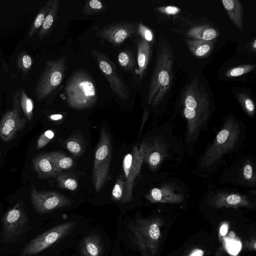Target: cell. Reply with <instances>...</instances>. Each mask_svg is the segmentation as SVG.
<instances>
[{
    "label": "cell",
    "instance_id": "obj_1",
    "mask_svg": "<svg viewBox=\"0 0 256 256\" xmlns=\"http://www.w3.org/2000/svg\"><path fill=\"white\" fill-rule=\"evenodd\" d=\"M246 132L245 124L234 116L230 114L224 117L214 138L200 156L193 173L208 178L226 165L229 158L240 153Z\"/></svg>",
    "mask_w": 256,
    "mask_h": 256
},
{
    "label": "cell",
    "instance_id": "obj_2",
    "mask_svg": "<svg viewBox=\"0 0 256 256\" xmlns=\"http://www.w3.org/2000/svg\"><path fill=\"white\" fill-rule=\"evenodd\" d=\"M180 104L186 121L184 144L186 156H192L201 134L208 128L213 104L203 84L196 78L186 86Z\"/></svg>",
    "mask_w": 256,
    "mask_h": 256
},
{
    "label": "cell",
    "instance_id": "obj_3",
    "mask_svg": "<svg viewBox=\"0 0 256 256\" xmlns=\"http://www.w3.org/2000/svg\"><path fill=\"white\" fill-rule=\"evenodd\" d=\"M142 163L152 172H156L172 163H180L186 156L184 141L174 132L172 124L165 122L156 132L144 140L140 145Z\"/></svg>",
    "mask_w": 256,
    "mask_h": 256
},
{
    "label": "cell",
    "instance_id": "obj_4",
    "mask_svg": "<svg viewBox=\"0 0 256 256\" xmlns=\"http://www.w3.org/2000/svg\"><path fill=\"white\" fill-rule=\"evenodd\" d=\"M173 56L164 36H160L148 96V104L158 106L168 92L172 80Z\"/></svg>",
    "mask_w": 256,
    "mask_h": 256
},
{
    "label": "cell",
    "instance_id": "obj_5",
    "mask_svg": "<svg viewBox=\"0 0 256 256\" xmlns=\"http://www.w3.org/2000/svg\"><path fill=\"white\" fill-rule=\"evenodd\" d=\"M66 101L72 108L84 109L93 106L97 99L92 77L84 70H76L68 78L64 89Z\"/></svg>",
    "mask_w": 256,
    "mask_h": 256
},
{
    "label": "cell",
    "instance_id": "obj_6",
    "mask_svg": "<svg viewBox=\"0 0 256 256\" xmlns=\"http://www.w3.org/2000/svg\"><path fill=\"white\" fill-rule=\"evenodd\" d=\"M66 61L67 58L64 56L46 62L34 87L38 101L50 100L58 92L65 76Z\"/></svg>",
    "mask_w": 256,
    "mask_h": 256
},
{
    "label": "cell",
    "instance_id": "obj_7",
    "mask_svg": "<svg viewBox=\"0 0 256 256\" xmlns=\"http://www.w3.org/2000/svg\"><path fill=\"white\" fill-rule=\"evenodd\" d=\"M219 182L255 189L256 160L252 155L239 157L219 178Z\"/></svg>",
    "mask_w": 256,
    "mask_h": 256
},
{
    "label": "cell",
    "instance_id": "obj_8",
    "mask_svg": "<svg viewBox=\"0 0 256 256\" xmlns=\"http://www.w3.org/2000/svg\"><path fill=\"white\" fill-rule=\"evenodd\" d=\"M111 140L104 128L100 131V139L94 156L92 178L94 188L98 192L108 177L111 160Z\"/></svg>",
    "mask_w": 256,
    "mask_h": 256
},
{
    "label": "cell",
    "instance_id": "obj_9",
    "mask_svg": "<svg viewBox=\"0 0 256 256\" xmlns=\"http://www.w3.org/2000/svg\"><path fill=\"white\" fill-rule=\"evenodd\" d=\"M92 54L100 69L108 82L112 92L118 98L126 100L129 96V89L117 71L116 64L100 51L92 50Z\"/></svg>",
    "mask_w": 256,
    "mask_h": 256
},
{
    "label": "cell",
    "instance_id": "obj_10",
    "mask_svg": "<svg viewBox=\"0 0 256 256\" xmlns=\"http://www.w3.org/2000/svg\"><path fill=\"white\" fill-rule=\"evenodd\" d=\"M75 225L74 222H65L42 234L25 246L22 255L31 256L42 252L68 234Z\"/></svg>",
    "mask_w": 256,
    "mask_h": 256
},
{
    "label": "cell",
    "instance_id": "obj_11",
    "mask_svg": "<svg viewBox=\"0 0 256 256\" xmlns=\"http://www.w3.org/2000/svg\"><path fill=\"white\" fill-rule=\"evenodd\" d=\"M20 90L12 92V108L8 110L0 122V138L4 142L10 140L26 123L20 115Z\"/></svg>",
    "mask_w": 256,
    "mask_h": 256
},
{
    "label": "cell",
    "instance_id": "obj_12",
    "mask_svg": "<svg viewBox=\"0 0 256 256\" xmlns=\"http://www.w3.org/2000/svg\"><path fill=\"white\" fill-rule=\"evenodd\" d=\"M142 164L139 149L134 146L132 152L126 154L123 160L122 168L126 180L121 202L126 203L132 200L134 181L140 172Z\"/></svg>",
    "mask_w": 256,
    "mask_h": 256
},
{
    "label": "cell",
    "instance_id": "obj_13",
    "mask_svg": "<svg viewBox=\"0 0 256 256\" xmlns=\"http://www.w3.org/2000/svg\"><path fill=\"white\" fill-rule=\"evenodd\" d=\"M31 200L35 209L44 214L69 205L70 200L60 194L52 191L40 192L32 188Z\"/></svg>",
    "mask_w": 256,
    "mask_h": 256
},
{
    "label": "cell",
    "instance_id": "obj_14",
    "mask_svg": "<svg viewBox=\"0 0 256 256\" xmlns=\"http://www.w3.org/2000/svg\"><path fill=\"white\" fill-rule=\"evenodd\" d=\"M184 192L187 191L184 186L172 180L162 182L160 186L153 188L146 197L152 202H177L183 200Z\"/></svg>",
    "mask_w": 256,
    "mask_h": 256
},
{
    "label": "cell",
    "instance_id": "obj_15",
    "mask_svg": "<svg viewBox=\"0 0 256 256\" xmlns=\"http://www.w3.org/2000/svg\"><path fill=\"white\" fill-rule=\"evenodd\" d=\"M138 26L136 23L121 22L102 27L96 34L114 46H118L138 32Z\"/></svg>",
    "mask_w": 256,
    "mask_h": 256
},
{
    "label": "cell",
    "instance_id": "obj_16",
    "mask_svg": "<svg viewBox=\"0 0 256 256\" xmlns=\"http://www.w3.org/2000/svg\"><path fill=\"white\" fill-rule=\"evenodd\" d=\"M28 222L26 214L20 203H17L4 216V234L7 238H14L20 236Z\"/></svg>",
    "mask_w": 256,
    "mask_h": 256
},
{
    "label": "cell",
    "instance_id": "obj_17",
    "mask_svg": "<svg viewBox=\"0 0 256 256\" xmlns=\"http://www.w3.org/2000/svg\"><path fill=\"white\" fill-rule=\"evenodd\" d=\"M214 203L218 206H246L249 204L248 194L225 189L209 190Z\"/></svg>",
    "mask_w": 256,
    "mask_h": 256
},
{
    "label": "cell",
    "instance_id": "obj_18",
    "mask_svg": "<svg viewBox=\"0 0 256 256\" xmlns=\"http://www.w3.org/2000/svg\"><path fill=\"white\" fill-rule=\"evenodd\" d=\"M33 164L38 178L42 179L57 177L61 174L49 153L35 157L33 159Z\"/></svg>",
    "mask_w": 256,
    "mask_h": 256
},
{
    "label": "cell",
    "instance_id": "obj_19",
    "mask_svg": "<svg viewBox=\"0 0 256 256\" xmlns=\"http://www.w3.org/2000/svg\"><path fill=\"white\" fill-rule=\"evenodd\" d=\"M151 46L150 42L141 36L139 38L137 42V62L138 65L137 74L140 81L142 80L144 74L148 64Z\"/></svg>",
    "mask_w": 256,
    "mask_h": 256
},
{
    "label": "cell",
    "instance_id": "obj_20",
    "mask_svg": "<svg viewBox=\"0 0 256 256\" xmlns=\"http://www.w3.org/2000/svg\"><path fill=\"white\" fill-rule=\"evenodd\" d=\"M80 249L84 256H102V246L99 238L95 235L89 236L82 242Z\"/></svg>",
    "mask_w": 256,
    "mask_h": 256
},
{
    "label": "cell",
    "instance_id": "obj_21",
    "mask_svg": "<svg viewBox=\"0 0 256 256\" xmlns=\"http://www.w3.org/2000/svg\"><path fill=\"white\" fill-rule=\"evenodd\" d=\"M222 4L229 17L240 30L243 26L242 12L241 4L238 0H223Z\"/></svg>",
    "mask_w": 256,
    "mask_h": 256
},
{
    "label": "cell",
    "instance_id": "obj_22",
    "mask_svg": "<svg viewBox=\"0 0 256 256\" xmlns=\"http://www.w3.org/2000/svg\"><path fill=\"white\" fill-rule=\"evenodd\" d=\"M59 6L58 0H52L44 22L38 32V36L40 39L44 38L50 32L56 18Z\"/></svg>",
    "mask_w": 256,
    "mask_h": 256
},
{
    "label": "cell",
    "instance_id": "obj_23",
    "mask_svg": "<svg viewBox=\"0 0 256 256\" xmlns=\"http://www.w3.org/2000/svg\"><path fill=\"white\" fill-rule=\"evenodd\" d=\"M187 44L194 55L203 57L209 54L212 50L213 42L198 39L186 40Z\"/></svg>",
    "mask_w": 256,
    "mask_h": 256
},
{
    "label": "cell",
    "instance_id": "obj_24",
    "mask_svg": "<svg viewBox=\"0 0 256 256\" xmlns=\"http://www.w3.org/2000/svg\"><path fill=\"white\" fill-rule=\"evenodd\" d=\"M188 34L194 39L211 41L217 37L218 34V32L213 28L199 26L190 29L188 32Z\"/></svg>",
    "mask_w": 256,
    "mask_h": 256
},
{
    "label": "cell",
    "instance_id": "obj_25",
    "mask_svg": "<svg viewBox=\"0 0 256 256\" xmlns=\"http://www.w3.org/2000/svg\"><path fill=\"white\" fill-rule=\"evenodd\" d=\"M52 0H48L40 8L30 26L28 36L31 38L42 25Z\"/></svg>",
    "mask_w": 256,
    "mask_h": 256
},
{
    "label": "cell",
    "instance_id": "obj_26",
    "mask_svg": "<svg viewBox=\"0 0 256 256\" xmlns=\"http://www.w3.org/2000/svg\"><path fill=\"white\" fill-rule=\"evenodd\" d=\"M48 153L56 168L60 172L62 170H68L73 166V160L64 154L58 152Z\"/></svg>",
    "mask_w": 256,
    "mask_h": 256
},
{
    "label": "cell",
    "instance_id": "obj_27",
    "mask_svg": "<svg viewBox=\"0 0 256 256\" xmlns=\"http://www.w3.org/2000/svg\"><path fill=\"white\" fill-rule=\"evenodd\" d=\"M20 107L26 118L31 121L33 117L34 102L26 94L24 88L20 90Z\"/></svg>",
    "mask_w": 256,
    "mask_h": 256
},
{
    "label": "cell",
    "instance_id": "obj_28",
    "mask_svg": "<svg viewBox=\"0 0 256 256\" xmlns=\"http://www.w3.org/2000/svg\"><path fill=\"white\" fill-rule=\"evenodd\" d=\"M33 64L32 58L26 52H21L18 57L17 66L22 71L24 78L30 70Z\"/></svg>",
    "mask_w": 256,
    "mask_h": 256
},
{
    "label": "cell",
    "instance_id": "obj_29",
    "mask_svg": "<svg viewBox=\"0 0 256 256\" xmlns=\"http://www.w3.org/2000/svg\"><path fill=\"white\" fill-rule=\"evenodd\" d=\"M118 62L120 66L125 71L132 70L134 66V60L130 52H121L118 56Z\"/></svg>",
    "mask_w": 256,
    "mask_h": 256
},
{
    "label": "cell",
    "instance_id": "obj_30",
    "mask_svg": "<svg viewBox=\"0 0 256 256\" xmlns=\"http://www.w3.org/2000/svg\"><path fill=\"white\" fill-rule=\"evenodd\" d=\"M57 180L58 186L60 188L70 190H75L77 188L76 180L66 174H60L57 176Z\"/></svg>",
    "mask_w": 256,
    "mask_h": 256
},
{
    "label": "cell",
    "instance_id": "obj_31",
    "mask_svg": "<svg viewBox=\"0 0 256 256\" xmlns=\"http://www.w3.org/2000/svg\"><path fill=\"white\" fill-rule=\"evenodd\" d=\"M104 6L98 0H90L87 1L84 7L82 12L86 15L98 14L102 11Z\"/></svg>",
    "mask_w": 256,
    "mask_h": 256
},
{
    "label": "cell",
    "instance_id": "obj_32",
    "mask_svg": "<svg viewBox=\"0 0 256 256\" xmlns=\"http://www.w3.org/2000/svg\"><path fill=\"white\" fill-rule=\"evenodd\" d=\"M238 99L242 106L247 114L251 118L254 117L255 114L256 107L253 100L244 95L240 96Z\"/></svg>",
    "mask_w": 256,
    "mask_h": 256
},
{
    "label": "cell",
    "instance_id": "obj_33",
    "mask_svg": "<svg viewBox=\"0 0 256 256\" xmlns=\"http://www.w3.org/2000/svg\"><path fill=\"white\" fill-rule=\"evenodd\" d=\"M125 187V181L122 178H118L112 190V197L116 201L121 200Z\"/></svg>",
    "mask_w": 256,
    "mask_h": 256
},
{
    "label": "cell",
    "instance_id": "obj_34",
    "mask_svg": "<svg viewBox=\"0 0 256 256\" xmlns=\"http://www.w3.org/2000/svg\"><path fill=\"white\" fill-rule=\"evenodd\" d=\"M254 68L252 65H244L239 66L230 69L226 74L228 77H236L241 76L247 72H248Z\"/></svg>",
    "mask_w": 256,
    "mask_h": 256
},
{
    "label": "cell",
    "instance_id": "obj_35",
    "mask_svg": "<svg viewBox=\"0 0 256 256\" xmlns=\"http://www.w3.org/2000/svg\"><path fill=\"white\" fill-rule=\"evenodd\" d=\"M66 148L74 156H78L82 152V144L76 138L68 139L66 142Z\"/></svg>",
    "mask_w": 256,
    "mask_h": 256
},
{
    "label": "cell",
    "instance_id": "obj_36",
    "mask_svg": "<svg viewBox=\"0 0 256 256\" xmlns=\"http://www.w3.org/2000/svg\"><path fill=\"white\" fill-rule=\"evenodd\" d=\"M54 136V133L52 130H47L42 133L38 140L36 144V149L45 146Z\"/></svg>",
    "mask_w": 256,
    "mask_h": 256
},
{
    "label": "cell",
    "instance_id": "obj_37",
    "mask_svg": "<svg viewBox=\"0 0 256 256\" xmlns=\"http://www.w3.org/2000/svg\"><path fill=\"white\" fill-rule=\"evenodd\" d=\"M138 32L146 41L150 42L152 40L154 36L152 32L142 24H138Z\"/></svg>",
    "mask_w": 256,
    "mask_h": 256
},
{
    "label": "cell",
    "instance_id": "obj_38",
    "mask_svg": "<svg viewBox=\"0 0 256 256\" xmlns=\"http://www.w3.org/2000/svg\"><path fill=\"white\" fill-rule=\"evenodd\" d=\"M226 248L229 253L233 255H236L240 250L241 244L238 241L227 240Z\"/></svg>",
    "mask_w": 256,
    "mask_h": 256
},
{
    "label": "cell",
    "instance_id": "obj_39",
    "mask_svg": "<svg viewBox=\"0 0 256 256\" xmlns=\"http://www.w3.org/2000/svg\"><path fill=\"white\" fill-rule=\"evenodd\" d=\"M148 232L150 238L152 241L158 240L160 236V232L158 225L155 223H150Z\"/></svg>",
    "mask_w": 256,
    "mask_h": 256
},
{
    "label": "cell",
    "instance_id": "obj_40",
    "mask_svg": "<svg viewBox=\"0 0 256 256\" xmlns=\"http://www.w3.org/2000/svg\"><path fill=\"white\" fill-rule=\"evenodd\" d=\"M158 10L160 12L168 14H176L178 13L180 9L174 6H166L158 8Z\"/></svg>",
    "mask_w": 256,
    "mask_h": 256
},
{
    "label": "cell",
    "instance_id": "obj_41",
    "mask_svg": "<svg viewBox=\"0 0 256 256\" xmlns=\"http://www.w3.org/2000/svg\"><path fill=\"white\" fill-rule=\"evenodd\" d=\"M49 118L53 121H58L63 118V116L61 114H52L48 116Z\"/></svg>",
    "mask_w": 256,
    "mask_h": 256
},
{
    "label": "cell",
    "instance_id": "obj_42",
    "mask_svg": "<svg viewBox=\"0 0 256 256\" xmlns=\"http://www.w3.org/2000/svg\"><path fill=\"white\" fill-rule=\"evenodd\" d=\"M148 114H149V113L147 111V110H144V114H143V116H142V124H141V127H140V133H141V132H142V128L144 126V125L145 123V122H146L148 116Z\"/></svg>",
    "mask_w": 256,
    "mask_h": 256
},
{
    "label": "cell",
    "instance_id": "obj_43",
    "mask_svg": "<svg viewBox=\"0 0 256 256\" xmlns=\"http://www.w3.org/2000/svg\"><path fill=\"white\" fill-rule=\"evenodd\" d=\"M228 232V226L226 224L222 226L220 228V233L222 236H224Z\"/></svg>",
    "mask_w": 256,
    "mask_h": 256
},
{
    "label": "cell",
    "instance_id": "obj_44",
    "mask_svg": "<svg viewBox=\"0 0 256 256\" xmlns=\"http://www.w3.org/2000/svg\"><path fill=\"white\" fill-rule=\"evenodd\" d=\"M204 252L202 250H198L194 251L189 256H202Z\"/></svg>",
    "mask_w": 256,
    "mask_h": 256
},
{
    "label": "cell",
    "instance_id": "obj_45",
    "mask_svg": "<svg viewBox=\"0 0 256 256\" xmlns=\"http://www.w3.org/2000/svg\"><path fill=\"white\" fill-rule=\"evenodd\" d=\"M253 47H254V49L256 48V40H254V42Z\"/></svg>",
    "mask_w": 256,
    "mask_h": 256
},
{
    "label": "cell",
    "instance_id": "obj_46",
    "mask_svg": "<svg viewBox=\"0 0 256 256\" xmlns=\"http://www.w3.org/2000/svg\"><path fill=\"white\" fill-rule=\"evenodd\" d=\"M230 234L231 237H232V238L234 237V234L233 232H232Z\"/></svg>",
    "mask_w": 256,
    "mask_h": 256
},
{
    "label": "cell",
    "instance_id": "obj_47",
    "mask_svg": "<svg viewBox=\"0 0 256 256\" xmlns=\"http://www.w3.org/2000/svg\"></svg>",
    "mask_w": 256,
    "mask_h": 256
}]
</instances>
